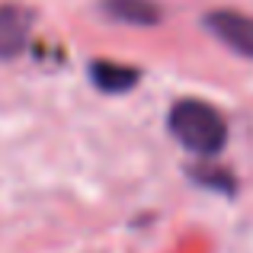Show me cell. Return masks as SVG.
Here are the masks:
<instances>
[{
	"instance_id": "6da1fadb",
	"label": "cell",
	"mask_w": 253,
	"mask_h": 253,
	"mask_svg": "<svg viewBox=\"0 0 253 253\" xmlns=\"http://www.w3.org/2000/svg\"><path fill=\"white\" fill-rule=\"evenodd\" d=\"M167 131L199 157H215L228 144V122L205 99H176L167 112Z\"/></svg>"
},
{
	"instance_id": "7a4b0ae2",
	"label": "cell",
	"mask_w": 253,
	"mask_h": 253,
	"mask_svg": "<svg viewBox=\"0 0 253 253\" xmlns=\"http://www.w3.org/2000/svg\"><path fill=\"white\" fill-rule=\"evenodd\" d=\"M202 23L224 48L253 61V16L241 10H211L205 13Z\"/></svg>"
},
{
	"instance_id": "3957f363",
	"label": "cell",
	"mask_w": 253,
	"mask_h": 253,
	"mask_svg": "<svg viewBox=\"0 0 253 253\" xmlns=\"http://www.w3.org/2000/svg\"><path fill=\"white\" fill-rule=\"evenodd\" d=\"M32 13L19 3H0V61H10L29 45Z\"/></svg>"
},
{
	"instance_id": "277c9868",
	"label": "cell",
	"mask_w": 253,
	"mask_h": 253,
	"mask_svg": "<svg viewBox=\"0 0 253 253\" xmlns=\"http://www.w3.org/2000/svg\"><path fill=\"white\" fill-rule=\"evenodd\" d=\"M99 10L106 13L109 19L116 23H125V26H157L161 23V6L154 0H103Z\"/></svg>"
},
{
	"instance_id": "5b68a950",
	"label": "cell",
	"mask_w": 253,
	"mask_h": 253,
	"mask_svg": "<svg viewBox=\"0 0 253 253\" xmlns=\"http://www.w3.org/2000/svg\"><path fill=\"white\" fill-rule=\"evenodd\" d=\"M90 81L96 90L103 93H128L135 90L138 81H141V71L128 68V64H116V61H93L90 64Z\"/></svg>"
},
{
	"instance_id": "8992f818",
	"label": "cell",
	"mask_w": 253,
	"mask_h": 253,
	"mask_svg": "<svg viewBox=\"0 0 253 253\" xmlns=\"http://www.w3.org/2000/svg\"><path fill=\"white\" fill-rule=\"evenodd\" d=\"M192 179L202 186H211L218 192H234V176L228 170H215V167H192Z\"/></svg>"
}]
</instances>
